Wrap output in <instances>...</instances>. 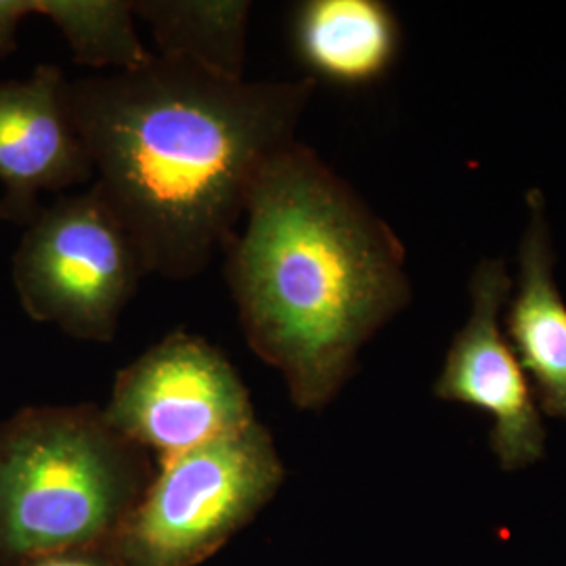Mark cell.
I'll list each match as a JSON object with an SVG mask.
<instances>
[{
  "mask_svg": "<svg viewBox=\"0 0 566 566\" xmlns=\"http://www.w3.org/2000/svg\"><path fill=\"white\" fill-rule=\"evenodd\" d=\"M317 82L229 81L156 55L70 81V107L103 198L149 275L185 282L223 254L252 185L296 142Z\"/></svg>",
  "mask_w": 566,
  "mask_h": 566,
  "instance_id": "6da1fadb",
  "label": "cell"
},
{
  "mask_svg": "<svg viewBox=\"0 0 566 566\" xmlns=\"http://www.w3.org/2000/svg\"><path fill=\"white\" fill-rule=\"evenodd\" d=\"M242 221L223 271L243 338L282 374L292 403L322 411L411 303L403 243L301 142L264 166Z\"/></svg>",
  "mask_w": 566,
  "mask_h": 566,
  "instance_id": "7a4b0ae2",
  "label": "cell"
},
{
  "mask_svg": "<svg viewBox=\"0 0 566 566\" xmlns=\"http://www.w3.org/2000/svg\"><path fill=\"white\" fill-rule=\"evenodd\" d=\"M154 474L99 405L23 407L0 422V566L107 546Z\"/></svg>",
  "mask_w": 566,
  "mask_h": 566,
  "instance_id": "3957f363",
  "label": "cell"
},
{
  "mask_svg": "<svg viewBox=\"0 0 566 566\" xmlns=\"http://www.w3.org/2000/svg\"><path fill=\"white\" fill-rule=\"evenodd\" d=\"M285 468L256 420L212 443L158 460L142 502L105 546L116 566H198L277 495Z\"/></svg>",
  "mask_w": 566,
  "mask_h": 566,
  "instance_id": "277c9868",
  "label": "cell"
},
{
  "mask_svg": "<svg viewBox=\"0 0 566 566\" xmlns=\"http://www.w3.org/2000/svg\"><path fill=\"white\" fill-rule=\"evenodd\" d=\"M23 313L82 343H114L126 306L149 277L142 252L93 182L61 196L25 227L13 254Z\"/></svg>",
  "mask_w": 566,
  "mask_h": 566,
  "instance_id": "5b68a950",
  "label": "cell"
},
{
  "mask_svg": "<svg viewBox=\"0 0 566 566\" xmlns=\"http://www.w3.org/2000/svg\"><path fill=\"white\" fill-rule=\"evenodd\" d=\"M103 413L122 437L158 460L259 420L250 390L229 357L187 329H172L122 367Z\"/></svg>",
  "mask_w": 566,
  "mask_h": 566,
  "instance_id": "8992f818",
  "label": "cell"
},
{
  "mask_svg": "<svg viewBox=\"0 0 566 566\" xmlns=\"http://www.w3.org/2000/svg\"><path fill=\"white\" fill-rule=\"evenodd\" d=\"M510 290L506 263L483 259L470 280V317L453 336L432 392L491 416V449L500 465L521 470L544 458L546 428L525 367L500 325Z\"/></svg>",
  "mask_w": 566,
  "mask_h": 566,
  "instance_id": "52a82bcc",
  "label": "cell"
},
{
  "mask_svg": "<svg viewBox=\"0 0 566 566\" xmlns=\"http://www.w3.org/2000/svg\"><path fill=\"white\" fill-rule=\"evenodd\" d=\"M95 179L70 107V81L51 63L25 81L0 82V219L28 227L41 193Z\"/></svg>",
  "mask_w": 566,
  "mask_h": 566,
  "instance_id": "ba28073f",
  "label": "cell"
},
{
  "mask_svg": "<svg viewBox=\"0 0 566 566\" xmlns=\"http://www.w3.org/2000/svg\"><path fill=\"white\" fill-rule=\"evenodd\" d=\"M526 206L518 283L506 308L507 343L533 378L542 411L566 420V303L554 277V245L539 189L526 193Z\"/></svg>",
  "mask_w": 566,
  "mask_h": 566,
  "instance_id": "9c48e42d",
  "label": "cell"
},
{
  "mask_svg": "<svg viewBox=\"0 0 566 566\" xmlns=\"http://www.w3.org/2000/svg\"><path fill=\"white\" fill-rule=\"evenodd\" d=\"M290 41L308 78L367 88L395 70L403 30L382 0H304L292 13Z\"/></svg>",
  "mask_w": 566,
  "mask_h": 566,
  "instance_id": "30bf717a",
  "label": "cell"
},
{
  "mask_svg": "<svg viewBox=\"0 0 566 566\" xmlns=\"http://www.w3.org/2000/svg\"><path fill=\"white\" fill-rule=\"evenodd\" d=\"M135 15L147 23L164 60L245 78L250 0H135Z\"/></svg>",
  "mask_w": 566,
  "mask_h": 566,
  "instance_id": "8fae6325",
  "label": "cell"
},
{
  "mask_svg": "<svg viewBox=\"0 0 566 566\" xmlns=\"http://www.w3.org/2000/svg\"><path fill=\"white\" fill-rule=\"evenodd\" d=\"M41 15L55 23L74 61L86 67L128 72L156 57L137 32L135 0H41Z\"/></svg>",
  "mask_w": 566,
  "mask_h": 566,
  "instance_id": "7c38bea8",
  "label": "cell"
},
{
  "mask_svg": "<svg viewBox=\"0 0 566 566\" xmlns=\"http://www.w3.org/2000/svg\"><path fill=\"white\" fill-rule=\"evenodd\" d=\"M28 15H41V0H0V57L18 49V28Z\"/></svg>",
  "mask_w": 566,
  "mask_h": 566,
  "instance_id": "4fadbf2b",
  "label": "cell"
},
{
  "mask_svg": "<svg viewBox=\"0 0 566 566\" xmlns=\"http://www.w3.org/2000/svg\"><path fill=\"white\" fill-rule=\"evenodd\" d=\"M15 566H116V563L105 547H84L44 554Z\"/></svg>",
  "mask_w": 566,
  "mask_h": 566,
  "instance_id": "5bb4252c",
  "label": "cell"
}]
</instances>
